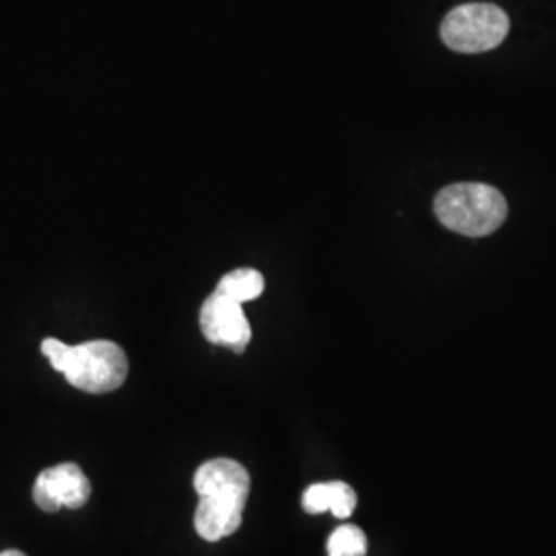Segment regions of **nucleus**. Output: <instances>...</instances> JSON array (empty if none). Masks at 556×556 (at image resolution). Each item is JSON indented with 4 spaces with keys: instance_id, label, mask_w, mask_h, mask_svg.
Wrapping results in <instances>:
<instances>
[{
    "instance_id": "f257e3e1",
    "label": "nucleus",
    "mask_w": 556,
    "mask_h": 556,
    "mask_svg": "<svg viewBox=\"0 0 556 556\" xmlns=\"http://www.w3.org/2000/svg\"><path fill=\"white\" fill-rule=\"evenodd\" d=\"M199 507L194 514L197 534L206 542H219L236 534L250 495L248 470L229 457H215L194 475Z\"/></svg>"
},
{
    "instance_id": "f03ea898",
    "label": "nucleus",
    "mask_w": 556,
    "mask_h": 556,
    "mask_svg": "<svg viewBox=\"0 0 556 556\" xmlns=\"http://www.w3.org/2000/svg\"><path fill=\"white\" fill-rule=\"evenodd\" d=\"M41 353L71 386L87 394L116 392L128 376L126 353L112 340L68 346L59 338H46Z\"/></svg>"
},
{
    "instance_id": "7ed1b4c3",
    "label": "nucleus",
    "mask_w": 556,
    "mask_h": 556,
    "mask_svg": "<svg viewBox=\"0 0 556 556\" xmlns=\"http://www.w3.org/2000/svg\"><path fill=\"white\" fill-rule=\"evenodd\" d=\"M509 206L497 188L480 181H462L435 197V215L443 227L466 238H486L507 219Z\"/></svg>"
},
{
    "instance_id": "20e7f679",
    "label": "nucleus",
    "mask_w": 556,
    "mask_h": 556,
    "mask_svg": "<svg viewBox=\"0 0 556 556\" xmlns=\"http://www.w3.org/2000/svg\"><path fill=\"white\" fill-rule=\"evenodd\" d=\"M441 40L459 54H482L501 46L509 34L507 13L491 2H468L452 9L439 27Z\"/></svg>"
},
{
    "instance_id": "39448f33",
    "label": "nucleus",
    "mask_w": 556,
    "mask_h": 556,
    "mask_svg": "<svg viewBox=\"0 0 556 556\" xmlns=\"http://www.w3.org/2000/svg\"><path fill=\"white\" fill-rule=\"evenodd\" d=\"M91 498V482L80 470L79 464L66 462L43 470L34 484V501L46 514H54L62 507L80 509Z\"/></svg>"
},
{
    "instance_id": "423d86ee",
    "label": "nucleus",
    "mask_w": 556,
    "mask_h": 556,
    "mask_svg": "<svg viewBox=\"0 0 556 556\" xmlns=\"http://www.w3.org/2000/svg\"><path fill=\"white\" fill-rule=\"evenodd\" d=\"M200 330L208 342L225 346L238 355L248 349L252 340V328L241 309V303L217 291L202 303Z\"/></svg>"
},
{
    "instance_id": "0eeeda50",
    "label": "nucleus",
    "mask_w": 556,
    "mask_h": 556,
    "mask_svg": "<svg viewBox=\"0 0 556 556\" xmlns=\"http://www.w3.org/2000/svg\"><path fill=\"white\" fill-rule=\"evenodd\" d=\"M215 291L238 303L254 301L264 291V277L254 268H238L220 278Z\"/></svg>"
},
{
    "instance_id": "6e6552de",
    "label": "nucleus",
    "mask_w": 556,
    "mask_h": 556,
    "mask_svg": "<svg viewBox=\"0 0 556 556\" xmlns=\"http://www.w3.org/2000/svg\"><path fill=\"white\" fill-rule=\"evenodd\" d=\"M328 555L365 556L367 555V536L357 526H340L328 538Z\"/></svg>"
},
{
    "instance_id": "1a4fd4ad",
    "label": "nucleus",
    "mask_w": 556,
    "mask_h": 556,
    "mask_svg": "<svg viewBox=\"0 0 556 556\" xmlns=\"http://www.w3.org/2000/svg\"><path fill=\"white\" fill-rule=\"evenodd\" d=\"M326 493H328V511H332V516L338 519L353 516L357 507V493L353 491L351 484L340 480L326 482Z\"/></svg>"
},
{
    "instance_id": "9d476101",
    "label": "nucleus",
    "mask_w": 556,
    "mask_h": 556,
    "mask_svg": "<svg viewBox=\"0 0 556 556\" xmlns=\"http://www.w3.org/2000/svg\"><path fill=\"white\" fill-rule=\"evenodd\" d=\"M303 509L312 516H319L328 511V493H326V482H318L305 489L303 493Z\"/></svg>"
},
{
    "instance_id": "9b49d317",
    "label": "nucleus",
    "mask_w": 556,
    "mask_h": 556,
    "mask_svg": "<svg viewBox=\"0 0 556 556\" xmlns=\"http://www.w3.org/2000/svg\"><path fill=\"white\" fill-rule=\"evenodd\" d=\"M0 556H27L23 555L21 551H4V553H0Z\"/></svg>"
},
{
    "instance_id": "f8f14e48",
    "label": "nucleus",
    "mask_w": 556,
    "mask_h": 556,
    "mask_svg": "<svg viewBox=\"0 0 556 556\" xmlns=\"http://www.w3.org/2000/svg\"><path fill=\"white\" fill-rule=\"evenodd\" d=\"M328 556H342V555H328Z\"/></svg>"
}]
</instances>
